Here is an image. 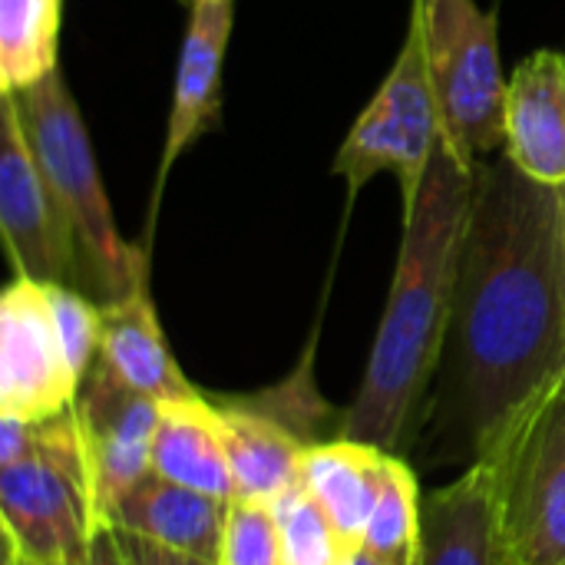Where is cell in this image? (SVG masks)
Returning a JSON list of instances; mask_svg holds the SVG:
<instances>
[{
    "mask_svg": "<svg viewBox=\"0 0 565 565\" xmlns=\"http://www.w3.org/2000/svg\"><path fill=\"white\" fill-rule=\"evenodd\" d=\"M444 364L473 454L565 367L563 189L507 152L477 166Z\"/></svg>",
    "mask_w": 565,
    "mask_h": 565,
    "instance_id": "cell-1",
    "label": "cell"
},
{
    "mask_svg": "<svg viewBox=\"0 0 565 565\" xmlns=\"http://www.w3.org/2000/svg\"><path fill=\"white\" fill-rule=\"evenodd\" d=\"M473 185L477 169L463 166L440 142L417 202L404 215L387 308L341 437L384 454H397L407 444L417 407L444 364Z\"/></svg>",
    "mask_w": 565,
    "mask_h": 565,
    "instance_id": "cell-2",
    "label": "cell"
},
{
    "mask_svg": "<svg viewBox=\"0 0 565 565\" xmlns=\"http://www.w3.org/2000/svg\"><path fill=\"white\" fill-rule=\"evenodd\" d=\"M513 565H565V367L477 454Z\"/></svg>",
    "mask_w": 565,
    "mask_h": 565,
    "instance_id": "cell-3",
    "label": "cell"
},
{
    "mask_svg": "<svg viewBox=\"0 0 565 565\" xmlns=\"http://www.w3.org/2000/svg\"><path fill=\"white\" fill-rule=\"evenodd\" d=\"M7 553L33 565H86L99 513L76 414L30 427L26 450L0 463Z\"/></svg>",
    "mask_w": 565,
    "mask_h": 565,
    "instance_id": "cell-4",
    "label": "cell"
},
{
    "mask_svg": "<svg viewBox=\"0 0 565 565\" xmlns=\"http://www.w3.org/2000/svg\"><path fill=\"white\" fill-rule=\"evenodd\" d=\"M13 96H17L23 136H26L53 195L66 209L70 222L86 248V258L96 271L99 298L113 301V298L132 291L139 281H146V258L139 248L126 245L116 228L83 116L63 83V73L53 70L50 76H43L40 83L20 89Z\"/></svg>",
    "mask_w": 565,
    "mask_h": 565,
    "instance_id": "cell-5",
    "label": "cell"
},
{
    "mask_svg": "<svg viewBox=\"0 0 565 565\" xmlns=\"http://www.w3.org/2000/svg\"><path fill=\"white\" fill-rule=\"evenodd\" d=\"M440 109L444 146L470 169L507 146V86L497 13L477 0H414Z\"/></svg>",
    "mask_w": 565,
    "mask_h": 565,
    "instance_id": "cell-6",
    "label": "cell"
},
{
    "mask_svg": "<svg viewBox=\"0 0 565 565\" xmlns=\"http://www.w3.org/2000/svg\"><path fill=\"white\" fill-rule=\"evenodd\" d=\"M0 225L17 275L99 295L86 248L23 136L13 93L0 99Z\"/></svg>",
    "mask_w": 565,
    "mask_h": 565,
    "instance_id": "cell-7",
    "label": "cell"
},
{
    "mask_svg": "<svg viewBox=\"0 0 565 565\" xmlns=\"http://www.w3.org/2000/svg\"><path fill=\"white\" fill-rule=\"evenodd\" d=\"M76 394L46 285L17 275L0 298V414L43 424L70 414Z\"/></svg>",
    "mask_w": 565,
    "mask_h": 565,
    "instance_id": "cell-8",
    "label": "cell"
},
{
    "mask_svg": "<svg viewBox=\"0 0 565 565\" xmlns=\"http://www.w3.org/2000/svg\"><path fill=\"white\" fill-rule=\"evenodd\" d=\"M73 414L103 523L109 507L152 473V440L162 404L129 387L103 358H96L89 374L79 381Z\"/></svg>",
    "mask_w": 565,
    "mask_h": 565,
    "instance_id": "cell-9",
    "label": "cell"
},
{
    "mask_svg": "<svg viewBox=\"0 0 565 565\" xmlns=\"http://www.w3.org/2000/svg\"><path fill=\"white\" fill-rule=\"evenodd\" d=\"M507 156L543 185H565V53L540 50L507 86Z\"/></svg>",
    "mask_w": 565,
    "mask_h": 565,
    "instance_id": "cell-10",
    "label": "cell"
},
{
    "mask_svg": "<svg viewBox=\"0 0 565 565\" xmlns=\"http://www.w3.org/2000/svg\"><path fill=\"white\" fill-rule=\"evenodd\" d=\"M225 520H228V500H215L189 487H179L172 480H162L159 473H149L109 507L103 526L149 540L175 553L218 563Z\"/></svg>",
    "mask_w": 565,
    "mask_h": 565,
    "instance_id": "cell-11",
    "label": "cell"
},
{
    "mask_svg": "<svg viewBox=\"0 0 565 565\" xmlns=\"http://www.w3.org/2000/svg\"><path fill=\"white\" fill-rule=\"evenodd\" d=\"M232 17H235L232 0H192V17H189L182 50H179L175 93H172L162 166H159V179H156V199H159L162 182H166L169 169L175 166V159L195 142V136L215 116Z\"/></svg>",
    "mask_w": 565,
    "mask_h": 565,
    "instance_id": "cell-12",
    "label": "cell"
},
{
    "mask_svg": "<svg viewBox=\"0 0 565 565\" xmlns=\"http://www.w3.org/2000/svg\"><path fill=\"white\" fill-rule=\"evenodd\" d=\"M414 565H513L480 463L424 497Z\"/></svg>",
    "mask_w": 565,
    "mask_h": 565,
    "instance_id": "cell-13",
    "label": "cell"
},
{
    "mask_svg": "<svg viewBox=\"0 0 565 565\" xmlns=\"http://www.w3.org/2000/svg\"><path fill=\"white\" fill-rule=\"evenodd\" d=\"M103 338H99V358L136 391L149 394L159 404L189 401L199 397V391L185 381L179 371L162 324L156 318L152 298L146 291V281H139L132 291L103 301Z\"/></svg>",
    "mask_w": 565,
    "mask_h": 565,
    "instance_id": "cell-14",
    "label": "cell"
},
{
    "mask_svg": "<svg viewBox=\"0 0 565 565\" xmlns=\"http://www.w3.org/2000/svg\"><path fill=\"white\" fill-rule=\"evenodd\" d=\"M152 473L215 500H235V480L215 404L205 397L162 404L152 440Z\"/></svg>",
    "mask_w": 565,
    "mask_h": 565,
    "instance_id": "cell-15",
    "label": "cell"
},
{
    "mask_svg": "<svg viewBox=\"0 0 565 565\" xmlns=\"http://www.w3.org/2000/svg\"><path fill=\"white\" fill-rule=\"evenodd\" d=\"M384 450L338 437L331 444H308L298 483L328 513L348 546H361L367 520L381 490Z\"/></svg>",
    "mask_w": 565,
    "mask_h": 565,
    "instance_id": "cell-16",
    "label": "cell"
},
{
    "mask_svg": "<svg viewBox=\"0 0 565 565\" xmlns=\"http://www.w3.org/2000/svg\"><path fill=\"white\" fill-rule=\"evenodd\" d=\"M218 417L238 500L275 503L298 483L308 444H301L291 427L265 411L238 404L218 407Z\"/></svg>",
    "mask_w": 565,
    "mask_h": 565,
    "instance_id": "cell-17",
    "label": "cell"
},
{
    "mask_svg": "<svg viewBox=\"0 0 565 565\" xmlns=\"http://www.w3.org/2000/svg\"><path fill=\"white\" fill-rule=\"evenodd\" d=\"M60 0H0V86L20 93L56 66Z\"/></svg>",
    "mask_w": 565,
    "mask_h": 565,
    "instance_id": "cell-18",
    "label": "cell"
},
{
    "mask_svg": "<svg viewBox=\"0 0 565 565\" xmlns=\"http://www.w3.org/2000/svg\"><path fill=\"white\" fill-rule=\"evenodd\" d=\"M420 510L424 500L414 470L397 454H384L381 490L361 546L387 565H414L420 550Z\"/></svg>",
    "mask_w": 565,
    "mask_h": 565,
    "instance_id": "cell-19",
    "label": "cell"
},
{
    "mask_svg": "<svg viewBox=\"0 0 565 565\" xmlns=\"http://www.w3.org/2000/svg\"><path fill=\"white\" fill-rule=\"evenodd\" d=\"M278 536H281V565H341L348 543L328 520V513L311 500V493L295 483L275 503Z\"/></svg>",
    "mask_w": 565,
    "mask_h": 565,
    "instance_id": "cell-20",
    "label": "cell"
},
{
    "mask_svg": "<svg viewBox=\"0 0 565 565\" xmlns=\"http://www.w3.org/2000/svg\"><path fill=\"white\" fill-rule=\"evenodd\" d=\"M218 565H281V536L271 503L232 500Z\"/></svg>",
    "mask_w": 565,
    "mask_h": 565,
    "instance_id": "cell-21",
    "label": "cell"
},
{
    "mask_svg": "<svg viewBox=\"0 0 565 565\" xmlns=\"http://www.w3.org/2000/svg\"><path fill=\"white\" fill-rule=\"evenodd\" d=\"M46 295H50V308H53L60 338L66 344L70 364L76 377L83 381L99 358V338H103L99 305H93L83 291L66 288V285H46Z\"/></svg>",
    "mask_w": 565,
    "mask_h": 565,
    "instance_id": "cell-22",
    "label": "cell"
},
{
    "mask_svg": "<svg viewBox=\"0 0 565 565\" xmlns=\"http://www.w3.org/2000/svg\"><path fill=\"white\" fill-rule=\"evenodd\" d=\"M116 536H119L126 565H218L209 563V559H199V556H189V553H175V550L156 546L149 540L129 536V533H116Z\"/></svg>",
    "mask_w": 565,
    "mask_h": 565,
    "instance_id": "cell-23",
    "label": "cell"
},
{
    "mask_svg": "<svg viewBox=\"0 0 565 565\" xmlns=\"http://www.w3.org/2000/svg\"><path fill=\"white\" fill-rule=\"evenodd\" d=\"M86 565H126L116 530H109V526L96 530V536L89 543V553H86Z\"/></svg>",
    "mask_w": 565,
    "mask_h": 565,
    "instance_id": "cell-24",
    "label": "cell"
},
{
    "mask_svg": "<svg viewBox=\"0 0 565 565\" xmlns=\"http://www.w3.org/2000/svg\"><path fill=\"white\" fill-rule=\"evenodd\" d=\"M341 565H387V563H384L381 556H374L371 550H364V546H351Z\"/></svg>",
    "mask_w": 565,
    "mask_h": 565,
    "instance_id": "cell-25",
    "label": "cell"
},
{
    "mask_svg": "<svg viewBox=\"0 0 565 565\" xmlns=\"http://www.w3.org/2000/svg\"><path fill=\"white\" fill-rule=\"evenodd\" d=\"M3 565H33V563H23V559H17L13 553H7V556H3Z\"/></svg>",
    "mask_w": 565,
    "mask_h": 565,
    "instance_id": "cell-26",
    "label": "cell"
},
{
    "mask_svg": "<svg viewBox=\"0 0 565 565\" xmlns=\"http://www.w3.org/2000/svg\"><path fill=\"white\" fill-rule=\"evenodd\" d=\"M563 202H565V185H563Z\"/></svg>",
    "mask_w": 565,
    "mask_h": 565,
    "instance_id": "cell-27",
    "label": "cell"
}]
</instances>
